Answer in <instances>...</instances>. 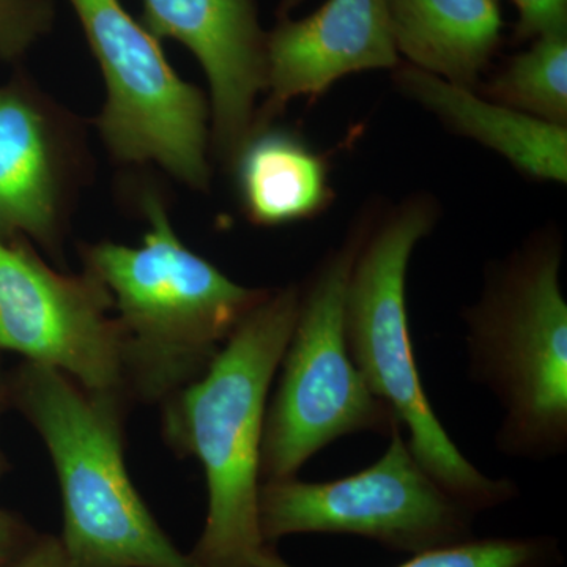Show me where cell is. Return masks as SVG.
<instances>
[{
  "label": "cell",
  "instance_id": "obj_21",
  "mask_svg": "<svg viewBox=\"0 0 567 567\" xmlns=\"http://www.w3.org/2000/svg\"><path fill=\"white\" fill-rule=\"evenodd\" d=\"M9 567H80L66 554L61 537L41 533L25 554Z\"/></svg>",
  "mask_w": 567,
  "mask_h": 567
},
{
  "label": "cell",
  "instance_id": "obj_10",
  "mask_svg": "<svg viewBox=\"0 0 567 567\" xmlns=\"http://www.w3.org/2000/svg\"><path fill=\"white\" fill-rule=\"evenodd\" d=\"M80 128L65 111L0 89V235H29L61 257L84 171Z\"/></svg>",
  "mask_w": 567,
  "mask_h": 567
},
{
  "label": "cell",
  "instance_id": "obj_13",
  "mask_svg": "<svg viewBox=\"0 0 567 567\" xmlns=\"http://www.w3.org/2000/svg\"><path fill=\"white\" fill-rule=\"evenodd\" d=\"M395 82L447 128L498 153L522 174L535 181L566 183L567 126L481 99L473 89L415 66L399 70Z\"/></svg>",
  "mask_w": 567,
  "mask_h": 567
},
{
  "label": "cell",
  "instance_id": "obj_15",
  "mask_svg": "<svg viewBox=\"0 0 567 567\" xmlns=\"http://www.w3.org/2000/svg\"><path fill=\"white\" fill-rule=\"evenodd\" d=\"M233 163L245 215L256 226L306 221L333 203L322 155L289 130L254 128Z\"/></svg>",
  "mask_w": 567,
  "mask_h": 567
},
{
  "label": "cell",
  "instance_id": "obj_2",
  "mask_svg": "<svg viewBox=\"0 0 567 567\" xmlns=\"http://www.w3.org/2000/svg\"><path fill=\"white\" fill-rule=\"evenodd\" d=\"M142 208L144 244L87 245L82 259L114 300L126 398L132 405H162L205 374L271 290L240 286L192 251L152 193Z\"/></svg>",
  "mask_w": 567,
  "mask_h": 567
},
{
  "label": "cell",
  "instance_id": "obj_12",
  "mask_svg": "<svg viewBox=\"0 0 567 567\" xmlns=\"http://www.w3.org/2000/svg\"><path fill=\"white\" fill-rule=\"evenodd\" d=\"M398 63L385 0H327L303 20H284L267 33L268 99L252 130L298 96L316 99L349 74Z\"/></svg>",
  "mask_w": 567,
  "mask_h": 567
},
{
  "label": "cell",
  "instance_id": "obj_9",
  "mask_svg": "<svg viewBox=\"0 0 567 567\" xmlns=\"http://www.w3.org/2000/svg\"><path fill=\"white\" fill-rule=\"evenodd\" d=\"M0 352L55 369L91 393L128 399L121 324L102 279L85 267L81 275L61 274L31 246L2 235Z\"/></svg>",
  "mask_w": 567,
  "mask_h": 567
},
{
  "label": "cell",
  "instance_id": "obj_14",
  "mask_svg": "<svg viewBox=\"0 0 567 567\" xmlns=\"http://www.w3.org/2000/svg\"><path fill=\"white\" fill-rule=\"evenodd\" d=\"M395 50L412 66L473 89L502 35L496 0H385Z\"/></svg>",
  "mask_w": 567,
  "mask_h": 567
},
{
  "label": "cell",
  "instance_id": "obj_6",
  "mask_svg": "<svg viewBox=\"0 0 567 567\" xmlns=\"http://www.w3.org/2000/svg\"><path fill=\"white\" fill-rule=\"evenodd\" d=\"M365 227L328 254L308 286L282 354L281 375L265 413L260 481L289 480L342 436L388 435L399 427L354 368L347 349V282ZM402 427V425H401Z\"/></svg>",
  "mask_w": 567,
  "mask_h": 567
},
{
  "label": "cell",
  "instance_id": "obj_17",
  "mask_svg": "<svg viewBox=\"0 0 567 567\" xmlns=\"http://www.w3.org/2000/svg\"><path fill=\"white\" fill-rule=\"evenodd\" d=\"M561 544L548 535L518 537H473L454 546L413 555L398 567H561ZM244 567H293L275 546H264Z\"/></svg>",
  "mask_w": 567,
  "mask_h": 567
},
{
  "label": "cell",
  "instance_id": "obj_1",
  "mask_svg": "<svg viewBox=\"0 0 567 567\" xmlns=\"http://www.w3.org/2000/svg\"><path fill=\"white\" fill-rule=\"evenodd\" d=\"M300 295V286L271 290L205 374L159 405L166 445L203 465L207 514L189 551L200 567H244L268 546L257 516L260 446L271 383L293 331Z\"/></svg>",
  "mask_w": 567,
  "mask_h": 567
},
{
  "label": "cell",
  "instance_id": "obj_3",
  "mask_svg": "<svg viewBox=\"0 0 567 567\" xmlns=\"http://www.w3.org/2000/svg\"><path fill=\"white\" fill-rule=\"evenodd\" d=\"M10 404L47 446L61 487V543L80 567H200L159 527L125 464L128 399L24 361Z\"/></svg>",
  "mask_w": 567,
  "mask_h": 567
},
{
  "label": "cell",
  "instance_id": "obj_19",
  "mask_svg": "<svg viewBox=\"0 0 567 567\" xmlns=\"http://www.w3.org/2000/svg\"><path fill=\"white\" fill-rule=\"evenodd\" d=\"M10 404L9 379H3L0 372V416L3 410ZM6 456L0 451V476L7 470ZM41 535L24 518L10 513L6 507L0 506V567H9L17 561L22 554L32 547V544Z\"/></svg>",
  "mask_w": 567,
  "mask_h": 567
},
{
  "label": "cell",
  "instance_id": "obj_22",
  "mask_svg": "<svg viewBox=\"0 0 567 567\" xmlns=\"http://www.w3.org/2000/svg\"><path fill=\"white\" fill-rule=\"evenodd\" d=\"M301 2V0H289V7L295 6V3Z\"/></svg>",
  "mask_w": 567,
  "mask_h": 567
},
{
  "label": "cell",
  "instance_id": "obj_8",
  "mask_svg": "<svg viewBox=\"0 0 567 567\" xmlns=\"http://www.w3.org/2000/svg\"><path fill=\"white\" fill-rule=\"evenodd\" d=\"M99 62L106 103L99 128L122 163H155L192 188L210 181V107L183 81L158 40L123 9L121 0H70Z\"/></svg>",
  "mask_w": 567,
  "mask_h": 567
},
{
  "label": "cell",
  "instance_id": "obj_4",
  "mask_svg": "<svg viewBox=\"0 0 567 567\" xmlns=\"http://www.w3.org/2000/svg\"><path fill=\"white\" fill-rule=\"evenodd\" d=\"M561 241L537 235L487 271L466 309L470 379L503 410L496 450L548 461L567 447V303L559 282Z\"/></svg>",
  "mask_w": 567,
  "mask_h": 567
},
{
  "label": "cell",
  "instance_id": "obj_11",
  "mask_svg": "<svg viewBox=\"0 0 567 567\" xmlns=\"http://www.w3.org/2000/svg\"><path fill=\"white\" fill-rule=\"evenodd\" d=\"M142 25L178 41L207 74L213 142L227 162L252 132L256 100L267 87V33L256 0H141Z\"/></svg>",
  "mask_w": 567,
  "mask_h": 567
},
{
  "label": "cell",
  "instance_id": "obj_16",
  "mask_svg": "<svg viewBox=\"0 0 567 567\" xmlns=\"http://www.w3.org/2000/svg\"><path fill=\"white\" fill-rule=\"evenodd\" d=\"M488 100L567 126V31L536 37L487 85Z\"/></svg>",
  "mask_w": 567,
  "mask_h": 567
},
{
  "label": "cell",
  "instance_id": "obj_20",
  "mask_svg": "<svg viewBox=\"0 0 567 567\" xmlns=\"http://www.w3.org/2000/svg\"><path fill=\"white\" fill-rule=\"evenodd\" d=\"M518 11L520 39L567 31V0H513Z\"/></svg>",
  "mask_w": 567,
  "mask_h": 567
},
{
  "label": "cell",
  "instance_id": "obj_7",
  "mask_svg": "<svg viewBox=\"0 0 567 567\" xmlns=\"http://www.w3.org/2000/svg\"><path fill=\"white\" fill-rule=\"evenodd\" d=\"M257 516L268 546L293 535H349L413 557L476 537L477 514L425 472L399 425L382 457L354 475L264 481Z\"/></svg>",
  "mask_w": 567,
  "mask_h": 567
},
{
  "label": "cell",
  "instance_id": "obj_5",
  "mask_svg": "<svg viewBox=\"0 0 567 567\" xmlns=\"http://www.w3.org/2000/svg\"><path fill=\"white\" fill-rule=\"evenodd\" d=\"M434 200L413 197L365 229L344 301L347 349L354 368L409 431L410 450L436 483L476 514L514 502L509 477L481 473L454 445L425 394L406 315V271L416 245L434 229Z\"/></svg>",
  "mask_w": 567,
  "mask_h": 567
},
{
  "label": "cell",
  "instance_id": "obj_18",
  "mask_svg": "<svg viewBox=\"0 0 567 567\" xmlns=\"http://www.w3.org/2000/svg\"><path fill=\"white\" fill-rule=\"evenodd\" d=\"M54 22L52 0H0V51L18 54Z\"/></svg>",
  "mask_w": 567,
  "mask_h": 567
}]
</instances>
